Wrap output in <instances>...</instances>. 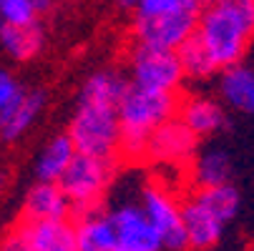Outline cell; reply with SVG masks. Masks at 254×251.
<instances>
[{"mask_svg": "<svg viewBox=\"0 0 254 251\" xmlns=\"http://www.w3.org/2000/svg\"><path fill=\"white\" fill-rule=\"evenodd\" d=\"M128 81L116 70H96L83 83L73 118L68 123V136L76 153L96 158H119V100Z\"/></svg>", "mask_w": 254, "mask_h": 251, "instance_id": "cell-1", "label": "cell"}, {"mask_svg": "<svg viewBox=\"0 0 254 251\" xmlns=\"http://www.w3.org/2000/svg\"><path fill=\"white\" fill-rule=\"evenodd\" d=\"M194 35L216 70L242 63L254 41V0H206L196 15Z\"/></svg>", "mask_w": 254, "mask_h": 251, "instance_id": "cell-2", "label": "cell"}, {"mask_svg": "<svg viewBox=\"0 0 254 251\" xmlns=\"http://www.w3.org/2000/svg\"><path fill=\"white\" fill-rule=\"evenodd\" d=\"M179 111V96L171 91H151L128 83L119 100V156L126 161L146 158L149 133L164 121L174 118Z\"/></svg>", "mask_w": 254, "mask_h": 251, "instance_id": "cell-3", "label": "cell"}, {"mask_svg": "<svg viewBox=\"0 0 254 251\" xmlns=\"http://www.w3.org/2000/svg\"><path fill=\"white\" fill-rule=\"evenodd\" d=\"M114 181V158H96L76 153L58 178V186L70 201V213L98 206L103 194Z\"/></svg>", "mask_w": 254, "mask_h": 251, "instance_id": "cell-4", "label": "cell"}, {"mask_svg": "<svg viewBox=\"0 0 254 251\" xmlns=\"http://www.w3.org/2000/svg\"><path fill=\"white\" fill-rule=\"evenodd\" d=\"M128 83L151 88V91H171L176 93L184 83V70H181L176 50L156 48L136 43L128 55Z\"/></svg>", "mask_w": 254, "mask_h": 251, "instance_id": "cell-5", "label": "cell"}, {"mask_svg": "<svg viewBox=\"0 0 254 251\" xmlns=\"http://www.w3.org/2000/svg\"><path fill=\"white\" fill-rule=\"evenodd\" d=\"M141 211L161 236L166 251H187V234L181 226V203L179 199L159 184H149L141 191Z\"/></svg>", "mask_w": 254, "mask_h": 251, "instance_id": "cell-6", "label": "cell"}, {"mask_svg": "<svg viewBox=\"0 0 254 251\" xmlns=\"http://www.w3.org/2000/svg\"><path fill=\"white\" fill-rule=\"evenodd\" d=\"M196 15L191 10L179 13H161V15H136L133 20V38L143 46H156L176 50L187 38L194 35Z\"/></svg>", "mask_w": 254, "mask_h": 251, "instance_id": "cell-7", "label": "cell"}, {"mask_svg": "<svg viewBox=\"0 0 254 251\" xmlns=\"http://www.w3.org/2000/svg\"><path fill=\"white\" fill-rule=\"evenodd\" d=\"M199 138L181 123L176 116L164 121L149 133L146 143V158L156 163H187L196 156Z\"/></svg>", "mask_w": 254, "mask_h": 251, "instance_id": "cell-8", "label": "cell"}, {"mask_svg": "<svg viewBox=\"0 0 254 251\" xmlns=\"http://www.w3.org/2000/svg\"><path fill=\"white\" fill-rule=\"evenodd\" d=\"M111 221L116 229V239L124 246H131L136 251H164L159 231L151 226L146 213L136 203H124L111 211Z\"/></svg>", "mask_w": 254, "mask_h": 251, "instance_id": "cell-9", "label": "cell"}, {"mask_svg": "<svg viewBox=\"0 0 254 251\" xmlns=\"http://www.w3.org/2000/svg\"><path fill=\"white\" fill-rule=\"evenodd\" d=\"M20 239L30 251H78L76 229L70 219H46V221H20L15 226Z\"/></svg>", "mask_w": 254, "mask_h": 251, "instance_id": "cell-10", "label": "cell"}, {"mask_svg": "<svg viewBox=\"0 0 254 251\" xmlns=\"http://www.w3.org/2000/svg\"><path fill=\"white\" fill-rule=\"evenodd\" d=\"M181 226L187 234V246L194 251H209L211 246L219 244L224 234V221L196 196L181 203Z\"/></svg>", "mask_w": 254, "mask_h": 251, "instance_id": "cell-11", "label": "cell"}, {"mask_svg": "<svg viewBox=\"0 0 254 251\" xmlns=\"http://www.w3.org/2000/svg\"><path fill=\"white\" fill-rule=\"evenodd\" d=\"M176 118L196 138H211L229 126L224 105L214 98H206V96H191L187 100H179Z\"/></svg>", "mask_w": 254, "mask_h": 251, "instance_id": "cell-12", "label": "cell"}, {"mask_svg": "<svg viewBox=\"0 0 254 251\" xmlns=\"http://www.w3.org/2000/svg\"><path fill=\"white\" fill-rule=\"evenodd\" d=\"M46 108V93L41 88L20 91L3 111H0V136L3 141H18L23 133L30 131V126L38 121V116Z\"/></svg>", "mask_w": 254, "mask_h": 251, "instance_id": "cell-13", "label": "cell"}, {"mask_svg": "<svg viewBox=\"0 0 254 251\" xmlns=\"http://www.w3.org/2000/svg\"><path fill=\"white\" fill-rule=\"evenodd\" d=\"M73 229H76L78 251H111L119 244L111 213L101 211L98 206L76 211Z\"/></svg>", "mask_w": 254, "mask_h": 251, "instance_id": "cell-14", "label": "cell"}, {"mask_svg": "<svg viewBox=\"0 0 254 251\" xmlns=\"http://www.w3.org/2000/svg\"><path fill=\"white\" fill-rule=\"evenodd\" d=\"M70 201L61 191L56 181H38L28 189L23 201V219L25 221H46V219H68Z\"/></svg>", "mask_w": 254, "mask_h": 251, "instance_id": "cell-15", "label": "cell"}, {"mask_svg": "<svg viewBox=\"0 0 254 251\" xmlns=\"http://www.w3.org/2000/svg\"><path fill=\"white\" fill-rule=\"evenodd\" d=\"M219 96L229 108L254 116V70L244 63L229 65L219 70Z\"/></svg>", "mask_w": 254, "mask_h": 251, "instance_id": "cell-16", "label": "cell"}, {"mask_svg": "<svg viewBox=\"0 0 254 251\" xmlns=\"http://www.w3.org/2000/svg\"><path fill=\"white\" fill-rule=\"evenodd\" d=\"M0 48L13 60L28 63L35 55H41V50L46 48V30L41 23H30V25L0 23Z\"/></svg>", "mask_w": 254, "mask_h": 251, "instance_id": "cell-17", "label": "cell"}, {"mask_svg": "<svg viewBox=\"0 0 254 251\" xmlns=\"http://www.w3.org/2000/svg\"><path fill=\"white\" fill-rule=\"evenodd\" d=\"M73 156H76V146L70 141V136L68 133L53 136L38 153V158H35V176H38V181H58Z\"/></svg>", "mask_w": 254, "mask_h": 251, "instance_id": "cell-18", "label": "cell"}, {"mask_svg": "<svg viewBox=\"0 0 254 251\" xmlns=\"http://www.w3.org/2000/svg\"><path fill=\"white\" fill-rule=\"evenodd\" d=\"M191 176L199 189H211V186H222L232 184V158L222 149H206L204 153L191 158Z\"/></svg>", "mask_w": 254, "mask_h": 251, "instance_id": "cell-19", "label": "cell"}, {"mask_svg": "<svg viewBox=\"0 0 254 251\" xmlns=\"http://www.w3.org/2000/svg\"><path fill=\"white\" fill-rule=\"evenodd\" d=\"M176 55H179V63H181V70H184V78H191V81H206L211 78L214 73H219L214 65V60L209 58L206 48L201 46V41L196 35L187 38L176 48Z\"/></svg>", "mask_w": 254, "mask_h": 251, "instance_id": "cell-20", "label": "cell"}, {"mask_svg": "<svg viewBox=\"0 0 254 251\" xmlns=\"http://www.w3.org/2000/svg\"><path fill=\"white\" fill-rule=\"evenodd\" d=\"M204 206H209L216 216L224 224L232 221L239 211V191L232 184H222V186H211V189H199L194 194Z\"/></svg>", "mask_w": 254, "mask_h": 251, "instance_id": "cell-21", "label": "cell"}, {"mask_svg": "<svg viewBox=\"0 0 254 251\" xmlns=\"http://www.w3.org/2000/svg\"><path fill=\"white\" fill-rule=\"evenodd\" d=\"M206 0H136V15H161V13H179L191 10L199 13Z\"/></svg>", "mask_w": 254, "mask_h": 251, "instance_id": "cell-22", "label": "cell"}, {"mask_svg": "<svg viewBox=\"0 0 254 251\" xmlns=\"http://www.w3.org/2000/svg\"><path fill=\"white\" fill-rule=\"evenodd\" d=\"M38 20L41 15L35 10V0H0V23L30 25Z\"/></svg>", "mask_w": 254, "mask_h": 251, "instance_id": "cell-23", "label": "cell"}, {"mask_svg": "<svg viewBox=\"0 0 254 251\" xmlns=\"http://www.w3.org/2000/svg\"><path fill=\"white\" fill-rule=\"evenodd\" d=\"M20 91H23V86L18 83V78L10 73V70L0 68V111H3Z\"/></svg>", "mask_w": 254, "mask_h": 251, "instance_id": "cell-24", "label": "cell"}, {"mask_svg": "<svg viewBox=\"0 0 254 251\" xmlns=\"http://www.w3.org/2000/svg\"><path fill=\"white\" fill-rule=\"evenodd\" d=\"M0 251H30V249L25 246V241L20 239V234L13 229L3 241H0Z\"/></svg>", "mask_w": 254, "mask_h": 251, "instance_id": "cell-25", "label": "cell"}, {"mask_svg": "<svg viewBox=\"0 0 254 251\" xmlns=\"http://www.w3.org/2000/svg\"><path fill=\"white\" fill-rule=\"evenodd\" d=\"M35 10H38V15H46L53 10V0H35Z\"/></svg>", "mask_w": 254, "mask_h": 251, "instance_id": "cell-26", "label": "cell"}, {"mask_svg": "<svg viewBox=\"0 0 254 251\" xmlns=\"http://www.w3.org/2000/svg\"><path fill=\"white\" fill-rule=\"evenodd\" d=\"M119 5L126 8V10H133L136 8V0H119Z\"/></svg>", "mask_w": 254, "mask_h": 251, "instance_id": "cell-27", "label": "cell"}, {"mask_svg": "<svg viewBox=\"0 0 254 251\" xmlns=\"http://www.w3.org/2000/svg\"><path fill=\"white\" fill-rule=\"evenodd\" d=\"M111 251H136V249H131V246H124V244H116Z\"/></svg>", "mask_w": 254, "mask_h": 251, "instance_id": "cell-28", "label": "cell"}, {"mask_svg": "<svg viewBox=\"0 0 254 251\" xmlns=\"http://www.w3.org/2000/svg\"><path fill=\"white\" fill-rule=\"evenodd\" d=\"M249 251H254V246H252V249H249Z\"/></svg>", "mask_w": 254, "mask_h": 251, "instance_id": "cell-29", "label": "cell"}, {"mask_svg": "<svg viewBox=\"0 0 254 251\" xmlns=\"http://www.w3.org/2000/svg\"><path fill=\"white\" fill-rule=\"evenodd\" d=\"M0 141H3V136H0Z\"/></svg>", "mask_w": 254, "mask_h": 251, "instance_id": "cell-30", "label": "cell"}]
</instances>
